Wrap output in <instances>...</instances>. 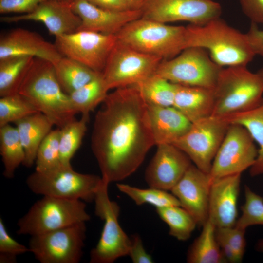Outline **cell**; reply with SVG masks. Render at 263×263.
Wrapping results in <instances>:
<instances>
[{
    "instance_id": "obj_15",
    "label": "cell",
    "mask_w": 263,
    "mask_h": 263,
    "mask_svg": "<svg viewBox=\"0 0 263 263\" xmlns=\"http://www.w3.org/2000/svg\"><path fill=\"white\" fill-rule=\"evenodd\" d=\"M141 11V18L162 23L203 25L220 17L222 7L213 0H145Z\"/></svg>"
},
{
    "instance_id": "obj_14",
    "label": "cell",
    "mask_w": 263,
    "mask_h": 263,
    "mask_svg": "<svg viewBox=\"0 0 263 263\" xmlns=\"http://www.w3.org/2000/svg\"><path fill=\"white\" fill-rule=\"evenodd\" d=\"M117 41L115 35L80 30L56 37L54 44L63 56L102 73Z\"/></svg>"
},
{
    "instance_id": "obj_18",
    "label": "cell",
    "mask_w": 263,
    "mask_h": 263,
    "mask_svg": "<svg viewBox=\"0 0 263 263\" xmlns=\"http://www.w3.org/2000/svg\"><path fill=\"white\" fill-rule=\"evenodd\" d=\"M0 20L8 23L24 20L41 22L55 37L77 32L81 24L71 4L56 0H46L31 13L1 17Z\"/></svg>"
},
{
    "instance_id": "obj_12",
    "label": "cell",
    "mask_w": 263,
    "mask_h": 263,
    "mask_svg": "<svg viewBox=\"0 0 263 263\" xmlns=\"http://www.w3.org/2000/svg\"><path fill=\"white\" fill-rule=\"evenodd\" d=\"M162 60L117 41L108 58L102 76L109 90L134 85L154 74Z\"/></svg>"
},
{
    "instance_id": "obj_49",
    "label": "cell",
    "mask_w": 263,
    "mask_h": 263,
    "mask_svg": "<svg viewBox=\"0 0 263 263\" xmlns=\"http://www.w3.org/2000/svg\"><path fill=\"white\" fill-rule=\"evenodd\" d=\"M257 73L263 78V67L261 68Z\"/></svg>"
},
{
    "instance_id": "obj_7",
    "label": "cell",
    "mask_w": 263,
    "mask_h": 263,
    "mask_svg": "<svg viewBox=\"0 0 263 263\" xmlns=\"http://www.w3.org/2000/svg\"><path fill=\"white\" fill-rule=\"evenodd\" d=\"M101 179L96 175L78 172L71 165L61 164L51 169L35 170L27 177L26 184L38 195L91 202Z\"/></svg>"
},
{
    "instance_id": "obj_9",
    "label": "cell",
    "mask_w": 263,
    "mask_h": 263,
    "mask_svg": "<svg viewBox=\"0 0 263 263\" xmlns=\"http://www.w3.org/2000/svg\"><path fill=\"white\" fill-rule=\"evenodd\" d=\"M222 68L206 49L188 47L175 57L162 60L155 74L176 84L214 89Z\"/></svg>"
},
{
    "instance_id": "obj_1",
    "label": "cell",
    "mask_w": 263,
    "mask_h": 263,
    "mask_svg": "<svg viewBox=\"0 0 263 263\" xmlns=\"http://www.w3.org/2000/svg\"><path fill=\"white\" fill-rule=\"evenodd\" d=\"M154 145L148 107L136 85L108 94L95 116L91 135L101 177L109 183L125 179Z\"/></svg>"
},
{
    "instance_id": "obj_10",
    "label": "cell",
    "mask_w": 263,
    "mask_h": 263,
    "mask_svg": "<svg viewBox=\"0 0 263 263\" xmlns=\"http://www.w3.org/2000/svg\"><path fill=\"white\" fill-rule=\"evenodd\" d=\"M230 124L225 116L211 115L192 123L188 132L172 144L198 169L209 173Z\"/></svg>"
},
{
    "instance_id": "obj_31",
    "label": "cell",
    "mask_w": 263,
    "mask_h": 263,
    "mask_svg": "<svg viewBox=\"0 0 263 263\" xmlns=\"http://www.w3.org/2000/svg\"><path fill=\"white\" fill-rule=\"evenodd\" d=\"M135 85L147 105L173 106L176 84L154 74Z\"/></svg>"
},
{
    "instance_id": "obj_3",
    "label": "cell",
    "mask_w": 263,
    "mask_h": 263,
    "mask_svg": "<svg viewBox=\"0 0 263 263\" xmlns=\"http://www.w3.org/2000/svg\"><path fill=\"white\" fill-rule=\"evenodd\" d=\"M186 27L187 48L206 49L212 60L222 67L247 66L256 56L245 33L230 26L220 17L203 25L190 24Z\"/></svg>"
},
{
    "instance_id": "obj_24",
    "label": "cell",
    "mask_w": 263,
    "mask_h": 263,
    "mask_svg": "<svg viewBox=\"0 0 263 263\" xmlns=\"http://www.w3.org/2000/svg\"><path fill=\"white\" fill-rule=\"evenodd\" d=\"M15 124L25 152L22 165L31 168L35 163L40 144L54 125L41 112L26 116L15 122Z\"/></svg>"
},
{
    "instance_id": "obj_25",
    "label": "cell",
    "mask_w": 263,
    "mask_h": 263,
    "mask_svg": "<svg viewBox=\"0 0 263 263\" xmlns=\"http://www.w3.org/2000/svg\"><path fill=\"white\" fill-rule=\"evenodd\" d=\"M224 116L230 124L244 127L258 144V155L249 172L252 177L263 175V98L260 104L253 109Z\"/></svg>"
},
{
    "instance_id": "obj_6",
    "label": "cell",
    "mask_w": 263,
    "mask_h": 263,
    "mask_svg": "<svg viewBox=\"0 0 263 263\" xmlns=\"http://www.w3.org/2000/svg\"><path fill=\"white\" fill-rule=\"evenodd\" d=\"M90 219L83 201L43 196L19 219L17 233L31 236Z\"/></svg>"
},
{
    "instance_id": "obj_13",
    "label": "cell",
    "mask_w": 263,
    "mask_h": 263,
    "mask_svg": "<svg viewBox=\"0 0 263 263\" xmlns=\"http://www.w3.org/2000/svg\"><path fill=\"white\" fill-rule=\"evenodd\" d=\"M255 141L242 125L231 124L215 156L209 175L211 180L242 174L254 164L258 152Z\"/></svg>"
},
{
    "instance_id": "obj_46",
    "label": "cell",
    "mask_w": 263,
    "mask_h": 263,
    "mask_svg": "<svg viewBox=\"0 0 263 263\" xmlns=\"http://www.w3.org/2000/svg\"><path fill=\"white\" fill-rule=\"evenodd\" d=\"M132 10H141L145 0H124Z\"/></svg>"
},
{
    "instance_id": "obj_43",
    "label": "cell",
    "mask_w": 263,
    "mask_h": 263,
    "mask_svg": "<svg viewBox=\"0 0 263 263\" xmlns=\"http://www.w3.org/2000/svg\"><path fill=\"white\" fill-rule=\"evenodd\" d=\"M248 42L255 55L263 57V28L251 22L248 31L245 33Z\"/></svg>"
},
{
    "instance_id": "obj_34",
    "label": "cell",
    "mask_w": 263,
    "mask_h": 263,
    "mask_svg": "<svg viewBox=\"0 0 263 263\" xmlns=\"http://www.w3.org/2000/svg\"><path fill=\"white\" fill-rule=\"evenodd\" d=\"M117 188L137 205L148 204L156 208L173 206H180L177 198L168 191L150 187L142 189L125 184H117Z\"/></svg>"
},
{
    "instance_id": "obj_48",
    "label": "cell",
    "mask_w": 263,
    "mask_h": 263,
    "mask_svg": "<svg viewBox=\"0 0 263 263\" xmlns=\"http://www.w3.org/2000/svg\"><path fill=\"white\" fill-rule=\"evenodd\" d=\"M61 2H66L71 4L74 0H56Z\"/></svg>"
},
{
    "instance_id": "obj_42",
    "label": "cell",
    "mask_w": 263,
    "mask_h": 263,
    "mask_svg": "<svg viewBox=\"0 0 263 263\" xmlns=\"http://www.w3.org/2000/svg\"><path fill=\"white\" fill-rule=\"evenodd\" d=\"M244 14L255 24L263 23V0H238Z\"/></svg>"
},
{
    "instance_id": "obj_16",
    "label": "cell",
    "mask_w": 263,
    "mask_h": 263,
    "mask_svg": "<svg viewBox=\"0 0 263 263\" xmlns=\"http://www.w3.org/2000/svg\"><path fill=\"white\" fill-rule=\"evenodd\" d=\"M157 147L146 169L145 179L149 187L171 191L192 164L191 161L172 144H159Z\"/></svg>"
},
{
    "instance_id": "obj_5",
    "label": "cell",
    "mask_w": 263,
    "mask_h": 263,
    "mask_svg": "<svg viewBox=\"0 0 263 263\" xmlns=\"http://www.w3.org/2000/svg\"><path fill=\"white\" fill-rule=\"evenodd\" d=\"M115 35L118 42L163 60L175 57L187 48L186 27L142 18L129 22Z\"/></svg>"
},
{
    "instance_id": "obj_40",
    "label": "cell",
    "mask_w": 263,
    "mask_h": 263,
    "mask_svg": "<svg viewBox=\"0 0 263 263\" xmlns=\"http://www.w3.org/2000/svg\"><path fill=\"white\" fill-rule=\"evenodd\" d=\"M46 0H0V13L25 14L33 11Z\"/></svg>"
},
{
    "instance_id": "obj_38",
    "label": "cell",
    "mask_w": 263,
    "mask_h": 263,
    "mask_svg": "<svg viewBox=\"0 0 263 263\" xmlns=\"http://www.w3.org/2000/svg\"><path fill=\"white\" fill-rule=\"evenodd\" d=\"M29 252L28 246L21 244L8 233L0 218V263H17L18 256Z\"/></svg>"
},
{
    "instance_id": "obj_44",
    "label": "cell",
    "mask_w": 263,
    "mask_h": 263,
    "mask_svg": "<svg viewBox=\"0 0 263 263\" xmlns=\"http://www.w3.org/2000/svg\"><path fill=\"white\" fill-rule=\"evenodd\" d=\"M99 8L114 11H122L130 9L124 0H86Z\"/></svg>"
},
{
    "instance_id": "obj_32",
    "label": "cell",
    "mask_w": 263,
    "mask_h": 263,
    "mask_svg": "<svg viewBox=\"0 0 263 263\" xmlns=\"http://www.w3.org/2000/svg\"><path fill=\"white\" fill-rule=\"evenodd\" d=\"M160 218L169 227V234L177 240H188L197 224L193 217L181 206H173L156 208Z\"/></svg>"
},
{
    "instance_id": "obj_23",
    "label": "cell",
    "mask_w": 263,
    "mask_h": 263,
    "mask_svg": "<svg viewBox=\"0 0 263 263\" xmlns=\"http://www.w3.org/2000/svg\"><path fill=\"white\" fill-rule=\"evenodd\" d=\"M176 85L173 106L191 123L212 115L215 104L214 89Z\"/></svg>"
},
{
    "instance_id": "obj_41",
    "label": "cell",
    "mask_w": 263,
    "mask_h": 263,
    "mask_svg": "<svg viewBox=\"0 0 263 263\" xmlns=\"http://www.w3.org/2000/svg\"><path fill=\"white\" fill-rule=\"evenodd\" d=\"M131 238V243L128 255L134 263H154L151 256L146 251L142 239L138 234H133Z\"/></svg>"
},
{
    "instance_id": "obj_17",
    "label": "cell",
    "mask_w": 263,
    "mask_h": 263,
    "mask_svg": "<svg viewBox=\"0 0 263 263\" xmlns=\"http://www.w3.org/2000/svg\"><path fill=\"white\" fill-rule=\"evenodd\" d=\"M211 183L209 173L192 164L171 190L181 207L193 217L199 226H202L208 220Z\"/></svg>"
},
{
    "instance_id": "obj_2",
    "label": "cell",
    "mask_w": 263,
    "mask_h": 263,
    "mask_svg": "<svg viewBox=\"0 0 263 263\" xmlns=\"http://www.w3.org/2000/svg\"><path fill=\"white\" fill-rule=\"evenodd\" d=\"M18 93L59 128L75 119L77 113L57 79L54 64L47 60L34 58Z\"/></svg>"
},
{
    "instance_id": "obj_8",
    "label": "cell",
    "mask_w": 263,
    "mask_h": 263,
    "mask_svg": "<svg viewBox=\"0 0 263 263\" xmlns=\"http://www.w3.org/2000/svg\"><path fill=\"white\" fill-rule=\"evenodd\" d=\"M109 183L102 178L94 198L95 214L104 221V225L97 244L90 252V263H113L128 255L131 246V238L119 223L120 207L109 197Z\"/></svg>"
},
{
    "instance_id": "obj_21",
    "label": "cell",
    "mask_w": 263,
    "mask_h": 263,
    "mask_svg": "<svg viewBox=\"0 0 263 263\" xmlns=\"http://www.w3.org/2000/svg\"><path fill=\"white\" fill-rule=\"evenodd\" d=\"M20 56L42 58L54 65L63 56L55 44L38 33L18 28L0 36V59Z\"/></svg>"
},
{
    "instance_id": "obj_4",
    "label": "cell",
    "mask_w": 263,
    "mask_h": 263,
    "mask_svg": "<svg viewBox=\"0 0 263 263\" xmlns=\"http://www.w3.org/2000/svg\"><path fill=\"white\" fill-rule=\"evenodd\" d=\"M212 115L224 116L258 106L263 98V78L247 66L223 67L214 88Z\"/></svg>"
},
{
    "instance_id": "obj_11",
    "label": "cell",
    "mask_w": 263,
    "mask_h": 263,
    "mask_svg": "<svg viewBox=\"0 0 263 263\" xmlns=\"http://www.w3.org/2000/svg\"><path fill=\"white\" fill-rule=\"evenodd\" d=\"M86 222L31 236L29 252L41 263H78L86 239Z\"/></svg>"
},
{
    "instance_id": "obj_22",
    "label": "cell",
    "mask_w": 263,
    "mask_h": 263,
    "mask_svg": "<svg viewBox=\"0 0 263 263\" xmlns=\"http://www.w3.org/2000/svg\"><path fill=\"white\" fill-rule=\"evenodd\" d=\"M155 145L173 144L185 135L192 123L173 106L147 105Z\"/></svg>"
},
{
    "instance_id": "obj_36",
    "label": "cell",
    "mask_w": 263,
    "mask_h": 263,
    "mask_svg": "<svg viewBox=\"0 0 263 263\" xmlns=\"http://www.w3.org/2000/svg\"><path fill=\"white\" fill-rule=\"evenodd\" d=\"M60 128L51 130L40 144L36 155L37 171H45L61 164L59 151Z\"/></svg>"
},
{
    "instance_id": "obj_39",
    "label": "cell",
    "mask_w": 263,
    "mask_h": 263,
    "mask_svg": "<svg viewBox=\"0 0 263 263\" xmlns=\"http://www.w3.org/2000/svg\"><path fill=\"white\" fill-rule=\"evenodd\" d=\"M229 243L240 262L242 261L246 248L245 229L236 226L216 228Z\"/></svg>"
},
{
    "instance_id": "obj_47",
    "label": "cell",
    "mask_w": 263,
    "mask_h": 263,
    "mask_svg": "<svg viewBox=\"0 0 263 263\" xmlns=\"http://www.w3.org/2000/svg\"><path fill=\"white\" fill-rule=\"evenodd\" d=\"M255 249L258 252L263 253V239H261L257 242L255 245Z\"/></svg>"
},
{
    "instance_id": "obj_30",
    "label": "cell",
    "mask_w": 263,
    "mask_h": 263,
    "mask_svg": "<svg viewBox=\"0 0 263 263\" xmlns=\"http://www.w3.org/2000/svg\"><path fill=\"white\" fill-rule=\"evenodd\" d=\"M109 90L101 73L90 82L69 95L77 113L89 115L91 111L100 103H102Z\"/></svg>"
},
{
    "instance_id": "obj_19",
    "label": "cell",
    "mask_w": 263,
    "mask_h": 263,
    "mask_svg": "<svg viewBox=\"0 0 263 263\" xmlns=\"http://www.w3.org/2000/svg\"><path fill=\"white\" fill-rule=\"evenodd\" d=\"M241 174L212 181L208 204L209 220L216 227H231L237 219Z\"/></svg>"
},
{
    "instance_id": "obj_29",
    "label": "cell",
    "mask_w": 263,
    "mask_h": 263,
    "mask_svg": "<svg viewBox=\"0 0 263 263\" xmlns=\"http://www.w3.org/2000/svg\"><path fill=\"white\" fill-rule=\"evenodd\" d=\"M0 154L3 176L13 178L17 169L23 164L25 152L16 127L10 124L0 127Z\"/></svg>"
},
{
    "instance_id": "obj_35",
    "label": "cell",
    "mask_w": 263,
    "mask_h": 263,
    "mask_svg": "<svg viewBox=\"0 0 263 263\" xmlns=\"http://www.w3.org/2000/svg\"><path fill=\"white\" fill-rule=\"evenodd\" d=\"M39 112L25 96L19 93L1 97L0 127Z\"/></svg>"
},
{
    "instance_id": "obj_45",
    "label": "cell",
    "mask_w": 263,
    "mask_h": 263,
    "mask_svg": "<svg viewBox=\"0 0 263 263\" xmlns=\"http://www.w3.org/2000/svg\"><path fill=\"white\" fill-rule=\"evenodd\" d=\"M216 238L227 263H237L240 261L234 249L226 240L215 229Z\"/></svg>"
},
{
    "instance_id": "obj_28",
    "label": "cell",
    "mask_w": 263,
    "mask_h": 263,
    "mask_svg": "<svg viewBox=\"0 0 263 263\" xmlns=\"http://www.w3.org/2000/svg\"><path fill=\"white\" fill-rule=\"evenodd\" d=\"M30 56L0 59V96L18 93L34 59Z\"/></svg>"
},
{
    "instance_id": "obj_33",
    "label": "cell",
    "mask_w": 263,
    "mask_h": 263,
    "mask_svg": "<svg viewBox=\"0 0 263 263\" xmlns=\"http://www.w3.org/2000/svg\"><path fill=\"white\" fill-rule=\"evenodd\" d=\"M89 115H82L80 119L74 120L60 128L59 151L61 163L71 165V160L80 147L87 131Z\"/></svg>"
},
{
    "instance_id": "obj_26",
    "label": "cell",
    "mask_w": 263,
    "mask_h": 263,
    "mask_svg": "<svg viewBox=\"0 0 263 263\" xmlns=\"http://www.w3.org/2000/svg\"><path fill=\"white\" fill-rule=\"evenodd\" d=\"M190 245L187 254L188 263H227L217 242L215 226L209 220Z\"/></svg>"
},
{
    "instance_id": "obj_27",
    "label": "cell",
    "mask_w": 263,
    "mask_h": 263,
    "mask_svg": "<svg viewBox=\"0 0 263 263\" xmlns=\"http://www.w3.org/2000/svg\"><path fill=\"white\" fill-rule=\"evenodd\" d=\"M54 66L57 79L62 89L68 94L80 88L101 73L66 56H62Z\"/></svg>"
},
{
    "instance_id": "obj_37",
    "label": "cell",
    "mask_w": 263,
    "mask_h": 263,
    "mask_svg": "<svg viewBox=\"0 0 263 263\" xmlns=\"http://www.w3.org/2000/svg\"><path fill=\"white\" fill-rule=\"evenodd\" d=\"M245 201L241 206L242 215L235 226L244 229L255 225H263V197L244 186Z\"/></svg>"
},
{
    "instance_id": "obj_20",
    "label": "cell",
    "mask_w": 263,
    "mask_h": 263,
    "mask_svg": "<svg viewBox=\"0 0 263 263\" xmlns=\"http://www.w3.org/2000/svg\"><path fill=\"white\" fill-rule=\"evenodd\" d=\"M71 6L81 20L78 31L108 35H116L128 23L141 18L142 14L141 10L122 11L106 10L95 6L86 0H74Z\"/></svg>"
}]
</instances>
